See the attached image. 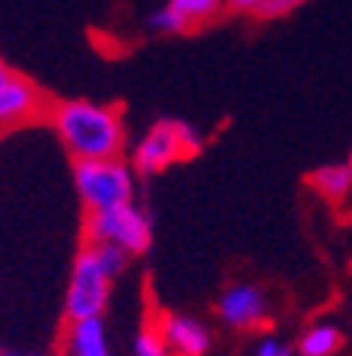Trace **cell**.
<instances>
[{
    "mask_svg": "<svg viewBox=\"0 0 352 356\" xmlns=\"http://www.w3.org/2000/svg\"><path fill=\"white\" fill-rule=\"evenodd\" d=\"M54 134L74 163L86 159H115L124 149V121L115 105L89 99H60L48 108Z\"/></svg>",
    "mask_w": 352,
    "mask_h": 356,
    "instance_id": "cell-1",
    "label": "cell"
},
{
    "mask_svg": "<svg viewBox=\"0 0 352 356\" xmlns=\"http://www.w3.org/2000/svg\"><path fill=\"white\" fill-rule=\"evenodd\" d=\"M74 185L86 213L115 210L124 207V204H133L137 169L131 163H124L121 156H115V159H86V163H74Z\"/></svg>",
    "mask_w": 352,
    "mask_h": 356,
    "instance_id": "cell-2",
    "label": "cell"
},
{
    "mask_svg": "<svg viewBox=\"0 0 352 356\" xmlns=\"http://www.w3.org/2000/svg\"><path fill=\"white\" fill-rule=\"evenodd\" d=\"M111 280L99 261L96 248L86 245L74 261L70 270V283H67V299H64V315L67 321H83V318H102L105 305L111 299Z\"/></svg>",
    "mask_w": 352,
    "mask_h": 356,
    "instance_id": "cell-3",
    "label": "cell"
},
{
    "mask_svg": "<svg viewBox=\"0 0 352 356\" xmlns=\"http://www.w3.org/2000/svg\"><path fill=\"white\" fill-rule=\"evenodd\" d=\"M86 242L89 245H117L127 254H143L153 245L149 216L137 204H124L115 210L86 213Z\"/></svg>",
    "mask_w": 352,
    "mask_h": 356,
    "instance_id": "cell-4",
    "label": "cell"
},
{
    "mask_svg": "<svg viewBox=\"0 0 352 356\" xmlns=\"http://www.w3.org/2000/svg\"><path fill=\"white\" fill-rule=\"evenodd\" d=\"M48 108L51 105L44 102L42 89L0 60V127H16L26 124V121H35L42 115H48Z\"/></svg>",
    "mask_w": 352,
    "mask_h": 356,
    "instance_id": "cell-5",
    "label": "cell"
},
{
    "mask_svg": "<svg viewBox=\"0 0 352 356\" xmlns=\"http://www.w3.org/2000/svg\"><path fill=\"white\" fill-rule=\"evenodd\" d=\"M178 159H187L184 153V143H181V131H178V121H156L140 143L133 147V169L140 175H153V172L169 169L171 163Z\"/></svg>",
    "mask_w": 352,
    "mask_h": 356,
    "instance_id": "cell-6",
    "label": "cell"
},
{
    "mask_svg": "<svg viewBox=\"0 0 352 356\" xmlns=\"http://www.w3.org/2000/svg\"><path fill=\"white\" fill-rule=\"evenodd\" d=\"M219 318L235 331H248V327H260L270 315V302H267L264 289L254 283H235V286L222 289L219 302H216Z\"/></svg>",
    "mask_w": 352,
    "mask_h": 356,
    "instance_id": "cell-7",
    "label": "cell"
},
{
    "mask_svg": "<svg viewBox=\"0 0 352 356\" xmlns=\"http://www.w3.org/2000/svg\"><path fill=\"white\" fill-rule=\"evenodd\" d=\"M159 331L175 356H203L210 350V343H213L210 327L203 321L191 318V315H178V312H169L159 321Z\"/></svg>",
    "mask_w": 352,
    "mask_h": 356,
    "instance_id": "cell-8",
    "label": "cell"
},
{
    "mask_svg": "<svg viewBox=\"0 0 352 356\" xmlns=\"http://www.w3.org/2000/svg\"><path fill=\"white\" fill-rule=\"evenodd\" d=\"M64 356H111V343H108L105 321L102 318L67 321Z\"/></svg>",
    "mask_w": 352,
    "mask_h": 356,
    "instance_id": "cell-9",
    "label": "cell"
},
{
    "mask_svg": "<svg viewBox=\"0 0 352 356\" xmlns=\"http://www.w3.org/2000/svg\"><path fill=\"white\" fill-rule=\"evenodd\" d=\"M308 185L330 204H343L352 197V169L346 163H327L317 165L308 175Z\"/></svg>",
    "mask_w": 352,
    "mask_h": 356,
    "instance_id": "cell-10",
    "label": "cell"
},
{
    "mask_svg": "<svg viewBox=\"0 0 352 356\" xmlns=\"http://www.w3.org/2000/svg\"><path fill=\"white\" fill-rule=\"evenodd\" d=\"M340 347H343V334H340V327L330 325V321H317V325H311L299 341L301 356H333Z\"/></svg>",
    "mask_w": 352,
    "mask_h": 356,
    "instance_id": "cell-11",
    "label": "cell"
},
{
    "mask_svg": "<svg viewBox=\"0 0 352 356\" xmlns=\"http://www.w3.org/2000/svg\"><path fill=\"white\" fill-rule=\"evenodd\" d=\"M169 7L187 22V29H200L222 13L226 0H169Z\"/></svg>",
    "mask_w": 352,
    "mask_h": 356,
    "instance_id": "cell-12",
    "label": "cell"
},
{
    "mask_svg": "<svg viewBox=\"0 0 352 356\" xmlns=\"http://www.w3.org/2000/svg\"><path fill=\"white\" fill-rule=\"evenodd\" d=\"M133 356H175V353L165 343L159 325H146L137 334V341H133Z\"/></svg>",
    "mask_w": 352,
    "mask_h": 356,
    "instance_id": "cell-13",
    "label": "cell"
},
{
    "mask_svg": "<svg viewBox=\"0 0 352 356\" xmlns=\"http://www.w3.org/2000/svg\"><path fill=\"white\" fill-rule=\"evenodd\" d=\"M149 29L162 32V35H181V32H191V29H187V22H184L181 16L169 7V3H165V7H159L153 16H149Z\"/></svg>",
    "mask_w": 352,
    "mask_h": 356,
    "instance_id": "cell-14",
    "label": "cell"
},
{
    "mask_svg": "<svg viewBox=\"0 0 352 356\" xmlns=\"http://www.w3.org/2000/svg\"><path fill=\"white\" fill-rule=\"evenodd\" d=\"M92 248H96L99 261H102V267L108 270L111 277H121L127 270V261H131V254H127L124 248H117V245H92Z\"/></svg>",
    "mask_w": 352,
    "mask_h": 356,
    "instance_id": "cell-15",
    "label": "cell"
},
{
    "mask_svg": "<svg viewBox=\"0 0 352 356\" xmlns=\"http://www.w3.org/2000/svg\"><path fill=\"white\" fill-rule=\"evenodd\" d=\"M305 0H267L264 10L257 13V19H283V16H289L292 10H299Z\"/></svg>",
    "mask_w": 352,
    "mask_h": 356,
    "instance_id": "cell-16",
    "label": "cell"
},
{
    "mask_svg": "<svg viewBox=\"0 0 352 356\" xmlns=\"http://www.w3.org/2000/svg\"><path fill=\"white\" fill-rule=\"evenodd\" d=\"M267 0H226V7L232 10V13H242V16H257L260 10H264Z\"/></svg>",
    "mask_w": 352,
    "mask_h": 356,
    "instance_id": "cell-17",
    "label": "cell"
},
{
    "mask_svg": "<svg viewBox=\"0 0 352 356\" xmlns=\"http://www.w3.org/2000/svg\"><path fill=\"white\" fill-rule=\"evenodd\" d=\"M283 343L276 341V337H264V341L257 343V350H254V356H283Z\"/></svg>",
    "mask_w": 352,
    "mask_h": 356,
    "instance_id": "cell-18",
    "label": "cell"
},
{
    "mask_svg": "<svg viewBox=\"0 0 352 356\" xmlns=\"http://www.w3.org/2000/svg\"><path fill=\"white\" fill-rule=\"evenodd\" d=\"M3 356H48V353H35V350H10Z\"/></svg>",
    "mask_w": 352,
    "mask_h": 356,
    "instance_id": "cell-19",
    "label": "cell"
},
{
    "mask_svg": "<svg viewBox=\"0 0 352 356\" xmlns=\"http://www.w3.org/2000/svg\"><path fill=\"white\" fill-rule=\"evenodd\" d=\"M283 356H295V353H292V350H283Z\"/></svg>",
    "mask_w": 352,
    "mask_h": 356,
    "instance_id": "cell-20",
    "label": "cell"
},
{
    "mask_svg": "<svg viewBox=\"0 0 352 356\" xmlns=\"http://www.w3.org/2000/svg\"><path fill=\"white\" fill-rule=\"evenodd\" d=\"M346 165H349V169H352V153H349V159H346Z\"/></svg>",
    "mask_w": 352,
    "mask_h": 356,
    "instance_id": "cell-21",
    "label": "cell"
},
{
    "mask_svg": "<svg viewBox=\"0 0 352 356\" xmlns=\"http://www.w3.org/2000/svg\"><path fill=\"white\" fill-rule=\"evenodd\" d=\"M0 356H3V353H0Z\"/></svg>",
    "mask_w": 352,
    "mask_h": 356,
    "instance_id": "cell-22",
    "label": "cell"
}]
</instances>
